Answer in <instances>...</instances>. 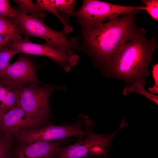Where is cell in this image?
Returning a JSON list of instances; mask_svg holds the SVG:
<instances>
[{"instance_id":"cell-3","label":"cell","mask_w":158,"mask_h":158,"mask_svg":"<svg viewBox=\"0 0 158 158\" xmlns=\"http://www.w3.org/2000/svg\"><path fill=\"white\" fill-rule=\"evenodd\" d=\"M16 9L17 15L16 20L21 34L25 36V39L28 40L31 37H38L63 53L70 56L73 54V47L63 30L61 31L55 30L38 17L24 13L18 8Z\"/></svg>"},{"instance_id":"cell-8","label":"cell","mask_w":158,"mask_h":158,"mask_svg":"<svg viewBox=\"0 0 158 158\" xmlns=\"http://www.w3.org/2000/svg\"><path fill=\"white\" fill-rule=\"evenodd\" d=\"M9 45L18 53L47 57L59 65L66 72H70L72 67L77 64L79 59V56L76 54L68 56L47 43L38 44L31 42L23 39L20 35L10 42Z\"/></svg>"},{"instance_id":"cell-20","label":"cell","mask_w":158,"mask_h":158,"mask_svg":"<svg viewBox=\"0 0 158 158\" xmlns=\"http://www.w3.org/2000/svg\"><path fill=\"white\" fill-rule=\"evenodd\" d=\"M17 15L16 9L13 8L8 0H0V17L6 18L16 20Z\"/></svg>"},{"instance_id":"cell-19","label":"cell","mask_w":158,"mask_h":158,"mask_svg":"<svg viewBox=\"0 0 158 158\" xmlns=\"http://www.w3.org/2000/svg\"><path fill=\"white\" fill-rule=\"evenodd\" d=\"M13 136L0 133V158H8Z\"/></svg>"},{"instance_id":"cell-18","label":"cell","mask_w":158,"mask_h":158,"mask_svg":"<svg viewBox=\"0 0 158 158\" xmlns=\"http://www.w3.org/2000/svg\"><path fill=\"white\" fill-rule=\"evenodd\" d=\"M55 6L61 13V16L66 22L68 23L71 16L75 12L74 5L76 1L74 0H54Z\"/></svg>"},{"instance_id":"cell-14","label":"cell","mask_w":158,"mask_h":158,"mask_svg":"<svg viewBox=\"0 0 158 158\" xmlns=\"http://www.w3.org/2000/svg\"><path fill=\"white\" fill-rule=\"evenodd\" d=\"M35 4L40 11H46L56 17L62 23L63 27V30L67 34L72 31V27L68 25L59 14L54 0H37Z\"/></svg>"},{"instance_id":"cell-12","label":"cell","mask_w":158,"mask_h":158,"mask_svg":"<svg viewBox=\"0 0 158 158\" xmlns=\"http://www.w3.org/2000/svg\"><path fill=\"white\" fill-rule=\"evenodd\" d=\"M23 86L9 82H0L1 118L10 109L18 105L19 96Z\"/></svg>"},{"instance_id":"cell-10","label":"cell","mask_w":158,"mask_h":158,"mask_svg":"<svg viewBox=\"0 0 158 158\" xmlns=\"http://www.w3.org/2000/svg\"><path fill=\"white\" fill-rule=\"evenodd\" d=\"M0 82H9L23 86L38 84L39 80L31 62L22 56L14 63L9 64L0 79Z\"/></svg>"},{"instance_id":"cell-6","label":"cell","mask_w":158,"mask_h":158,"mask_svg":"<svg viewBox=\"0 0 158 158\" xmlns=\"http://www.w3.org/2000/svg\"><path fill=\"white\" fill-rule=\"evenodd\" d=\"M136 10H145V6H124L97 0H85L77 12L71 15L76 20L89 24H97L116 18Z\"/></svg>"},{"instance_id":"cell-5","label":"cell","mask_w":158,"mask_h":158,"mask_svg":"<svg viewBox=\"0 0 158 158\" xmlns=\"http://www.w3.org/2000/svg\"><path fill=\"white\" fill-rule=\"evenodd\" d=\"M64 88L55 86L40 87L35 83L23 85L18 105L29 116L45 122L50 114L49 100L51 95L54 91Z\"/></svg>"},{"instance_id":"cell-22","label":"cell","mask_w":158,"mask_h":158,"mask_svg":"<svg viewBox=\"0 0 158 158\" xmlns=\"http://www.w3.org/2000/svg\"><path fill=\"white\" fill-rule=\"evenodd\" d=\"M152 73L154 83L152 87L149 88V90L151 92L154 94L157 93L158 92V64L157 63L153 66Z\"/></svg>"},{"instance_id":"cell-1","label":"cell","mask_w":158,"mask_h":158,"mask_svg":"<svg viewBox=\"0 0 158 158\" xmlns=\"http://www.w3.org/2000/svg\"><path fill=\"white\" fill-rule=\"evenodd\" d=\"M136 10L105 23L89 24L77 21L81 28L77 37L69 39L73 49L87 54L103 73L119 48L140 31Z\"/></svg>"},{"instance_id":"cell-21","label":"cell","mask_w":158,"mask_h":158,"mask_svg":"<svg viewBox=\"0 0 158 158\" xmlns=\"http://www.w3.org/2000/svg\"><path fill=\"white\" fill-rule=\"evenodd\" d=\"M142 2L145 5V11L152 19L158 21V0H143Z\"/></svg>"},{"instance_id":"cell-13","label":"cell","mask_w":158,"mask_h":158,"mask_svg":"<svg viewBox=\"0 0 158 158\" xmlns=\"http://www.w3.org/2000/svg\"><path fill=\"white\" fill-rule=\"evenodd\" d=\"M20 34L19 26L16 20L0 17V35L4 37L10 42Z\"/></svg>"},{"instance_id":"cell-17","label":"cell","mask_w":158,"mask_h":158,"mask_svg":"<svg viewBox=\"0 0 158 158\" xmlns=\"http://www.w3.org/2000/svg\"><path fill=\"white\" fill-rule=\"evenodd\" d=\"M18 53L9 44L0 47V79L9 65L11 59Z\"/></svg>"},{"instance_id":"cell-4","label":"cell","mask_w":158,"mask_h":158,"mask_svg":"<svg viewBox=\"0 0 158 158\" xmlns=\"http://www.w3.org/2000/svg\"><path fill=\"white\" fill-rule=\"evenodd\" d=\"M126 126L124 122L121 121L117 130L107 135L95 134L87 131L85 136L76 142L60 147L56 158H94L107 155L113 137Z\"/></svg>"},{"instance_id":"cell-11","label":"cell","mask_w":158,"mask_h":158,"mask_svg":"<svg viewBox=\"0 0 158 158\" xmlns=\"http://www.w3.org/2000/svg\"><path fill=\"white\" fill-rule=\"evenodd\" d=\"M66 138L57 142L39 141L22 144L16 152V158H56Z\"/></svg>"},{"instance_id":"cell-9","label":"cell","mask_w":158,"mask_h":158,"mask_svg":"<svg viewBox=\"0 0 158 158\" xmlns=\"http://www.w3.org/2000/svg\"><path fill=\"white\" fill-rule=\"evenodd\" d=\"M44 122L29 116L19 105L10 109L1 117L0 133L17 135L27 129L44 125Z\"/></svg>"},{"instance_id":"cell-7","label":"cell","mask_w":158,"mask_h":158,"mask_svg":"<svg viewBox=\"0 0 158 158\" xmlns=\"http://www.w3.org/2000/svg\"><path fill=\"white\" fill-rule=\"evenodd\" d=\"M83 124L82 122L78 121L60 126L48 124L24 130L16 136L22 144L51 141L71 137L80 138L85 136L87 132L83 129Z\"/></svg>"},{"instance_id":"cell-16","label":"cell","mask_w":158,"mask_h":158,"mask_svg":"<svg viewBox=\"0 0 158 158\" xmlns=\"http://www.w3.org/2000/svg\"><path fill=\"white\" fill-rule=\"evenodd\" d=\"M14 2L18 5V8L26 14L38 17L42 20L46 17L45 13L39 11L35 4L31 0H15Z\"/></svg>"},{"instance_id":"cell-15","label":"cell","mask_w":158,"mask_h":158,"mask_svg":"<svg viewBox=\"0 0 158 158\" xmlns=\"http://www.w3.org/2000/svg\"><path fill=\"white\" fill-rule=\"evenodd\" d=\"M145 86L142 83H135L126 86L122 91V94L126 95L130 93H137L147 98L158 105V96L146 91L144 88Z\"/></svg>"},{"instance_id":"cell-23","label":"cell","mask_w":158,"mask_h":158,"mask_svg":"<svg viewBox=\"0 0 158 158\" xmlns=\"http://www.w3.org/2000/svg\"><path fill=\"white\" fill-rule=\"evenodd\" d=\"M9 42L4 37L0 35V47L9 44Z\"/></svg>"},{"instance_id":"cell-24","label":"cell","mask_w":158,"mask_h":158,"mask_svg":"<svg viewBox=\"0 0 158 158\" xmlns=\"http://www.w3.org/2000/svg\"><path fill=\"white\" fill-rule=\"evenodd\" d=\"M1 117L0 116V122H1Z\"/></svg>"},{"instance_id":"cell-2","label":"cell","mask_w":158,"mask_h":158,"mask_svg":"<svg viewBox=\"0 0 158 158\" xmlns=\"http://www.w3.org/2000/svg\"><path fill=\"white\" fill-rule=\"evenodd\" d=\"M141 28L131 39L118 49L103 73L105 76L121 79L128 86L141 82L145 86L148 65L157 47L155 37L148 39Z\"/></svg>"}]
</instances>
